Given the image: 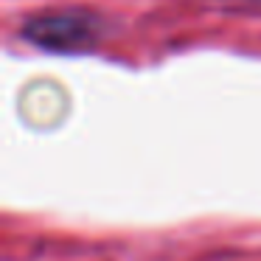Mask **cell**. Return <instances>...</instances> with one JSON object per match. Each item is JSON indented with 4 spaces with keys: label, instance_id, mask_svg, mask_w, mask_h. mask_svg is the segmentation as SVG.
<instances>
[{
    "label": "cell",
    "instance_id": "cell-1",
    "mask_svg": "<svg viewBox=\"0 0 261 261\" xmlns=\"http://www.w3.org/2000/svg\"><path fill=\"white\" fill-rule=\"evenodd\" d=\"M107 34V20L90 9H48L23 20L20 37L48 54L96 51Z\"/></svg>",
    "mask_w": 261,
    "mask_h": 261
}]
</instances>
